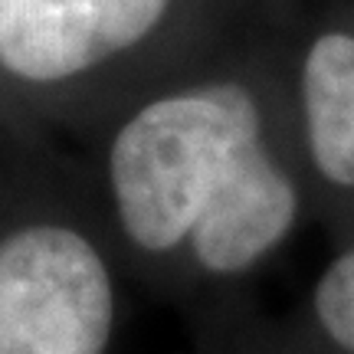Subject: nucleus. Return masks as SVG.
<instances>
[{
    "mask_svg": "<svg viewBox=\"0 0 354 354\" xmlns=\"http://www.w3.org/2000/svg\"><path fill=\"white\" fill-rule=\"evenodd\" d=\"M259 145V115L240 86L171 95L141 109L112 145V187L128 236L171 250L227 190Z\"/></svg>",
    "mask_w": 354,
    "mask_h": 354,
    "instance_id": "obj_1",
    "label": "nucleus"
},
{
    "mask_svg": "<svg viewBox=\"0 0 354 354\" xmlns=\"http://www.w3.org/2000/svg\"><path fill=\"white\" fill-rule=\"evenodd\" d=\"M112 282L79 233L30 227L0 243V354H105Z\"/></svg>",
    "mask_w": 354,
    "mask_h": 354,
    "instance_id": "obj_2",
    "label": "nucleus"
},
{
    "mask_svg": "<svg viewBox=\"0 0 354 354\" xmlns=\"http://www.w3.org/2000/svg\"><path fill=\"white\" fill-rule=\"evenodd\" d=\"M167 0H0V66L56 82L138 43Z\"/></svg>",
    "mask_w": 354,
    "mask_h": 354,
    "instance_id": "obj_3",
    "label": "nucleus"
},
{
    "mask_svg": "<svg viewBox=\"0 0 354 354\" xmlns=\"http://www.w3.org/2000/svg\"><path fill=\"white\" fill-rule=\"evenodd\" d=\"M295 220V190L263 145L243 154L227 190L194 227V253L210 272H240L269 253Z\"/></svg>",
    "mask_w": 354,
    "mask_h": 354,
    "instance_id": "obj_4",
    "label": "nucleus"
},
{
    "mask_svg": "<svg viewBox=\"0 0 354 354\" xmlns=\"http://www.w3.org/2000/svg\"><path fill=\"white\" fill-rule=\"evenodd\" d=\"M302 88L318 171L342 187H354V37H318L305 59Z\"/></svg>",
    "mask_w": 354,
    "mask_h": 354,
    "instance_id": "obj_5",
    "label": "nucleus"
},
{
    "mask_svg": "<svg viewBox=\"0 0 354 354\" xmlns=\"http://www.w3.org/2000/svg\"><path fill=\"white\" fill-rule=\"evenodd\" d=\"M315 312L328 338L354 354V250L335 259L315 289Z\"/></svg>",
    "mask_w": 354,
    "mask_h": 354,
    "instance_id": "obj_6",
    "label": "nucleus"
}]
</instances>
